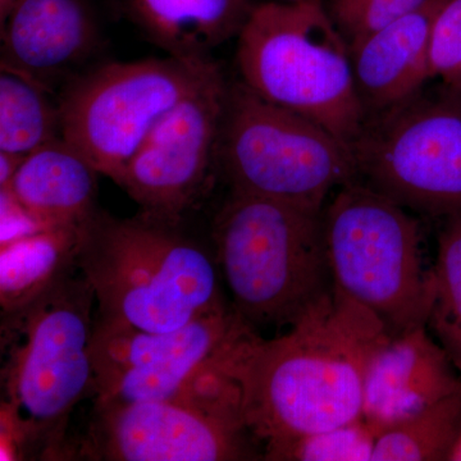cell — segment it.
Here are the masks:
<instances>
[{"instance_id":"10","label":"cell","mask_w":461,"mask_h":461,"mask_svg":"<svg viewBox=\"0 0 461 461\" xmlns=\"http://www.w3.org/2000/svg\"><path fill=\"white\" fill-rule=\"evenodd\" d=\"M242 417L239 388L211 373L172 399L94 406L75 456L99 461L259 460Z\"/></svg>"},{"instance_id":"5","label":"cell","mask_w":461,"mask_h":461,"mask_svg":"<svg viewBox=\"0 0 461 461\" xmlns=\"http://www.w3.org/2000/svg\"><path fill=\"white\" fill-rule=\"evenodd\" d=\"M236 60L242 83L263 99L348 144L362 130L350 48L321 0L253 5L238 35Z\"/></svg>"},{"instance_id":"21","label":"cell","mask_w":461,"mask_h":461,"mask_svg":"<svg viewBox=\"0 0 461 461\" xmlns=\"http://www.w3.org/2000/svg\"><path fill=\"white\" fill-rule=\"evenodd\" d=\"M427 329L461 375V220L448 221L439 236Z\"/></svg>"},{"instance_id":"9","label":"cell","mask_w":461,"mask_h":461,"mask_svg":"<svg viewBox=\"0 0 461 461\" xmlns=\"http://www.w3.org/2000/svg\"><path fill=\"white\" fill-rule=\"evenodd\" d=\"M220 71L171 56L93 67L60 93V135L117 184L154 127Z\"/></svg>"},{"instance_id":"15","label":"cell","mask_w":461,"mask_h":461,"mask_svg":"<svg viewBox=\"0 0 461 461\" xmlns=\"http://www.w3.org/2000/svg\"><path fill=\"white\" fill-rule=\"evenodd\" d=\"M444 3L426 0L348 44L355 87L366 118L411 98L429 84L433 23Z\"/></svg>"},{"instance_id":"4","label":"cell","mask_w":461,"mask_h":461,"mask_svg":"<svg viewBox=\"0 0 461 461\" xmlns=\"http://www.w3.org/2000/svg\"><path fill=\"white\" fill-rule=\"evenodd\" d=\"M321 213L230 191L215 215V262L251 329H290L332 291Z\"/></svg>"},{"instance_id":"11","label":"cell","mask_w":461,"mask_h":461,"mask_svg":"<svg viewBox=\"0 0 461 461\" xmlns=\"http://www.w3.org/2000/svg\"><path fill=\"white\" fill-rule=\"evenodd\" d=\"M253 330L232 305L172 332H148L95 315L90 346L94 406L184 395L226 366Z\"/></svg>"},{"instance_id":"20","label":"cell","mask_w":461,"mask_h":461,"mask_svg":"<svg viewBox=\"0 0 461 461\" xmlns=\"http://www.w3.org/2000/svg\"><path fill=\"white\" fill-rule=\"evenodd\" d=\"M23 76L0 75V151L29 156L60 135L59 105Z\"/></svg>"},{"instance_id":"17","label":"cell","mask_w":461,"mask_h":461,"mask_svg":"<svg viewBox=\"0 0 461 461\" xmlns=\"http://www.w3.org/2000/svg\"><path fill=\"white\" fill-rule=\"evenodd\" d=\"M98 175L77 149L58 138L30 153L5 189L50 226H83L99 211Z\"/></svg>"},{"instance_id":"22","label":"cell","mask_w":461,"mask_h":461,"mask_svg":"<svg viewBox=\"0 0 461 461\" xmlns=\"http://www.w3.org/2000/svg\"><path fill=\"white\" fill-rule=\"evenodd\" d=\"M377 430L364 418L317 433L294 446L287 460L372 461Z\"/></svg>"},{"instance_id":"8","label":"cell","mask_w":461,"mask_h":461,"mask_svg":"<svg viewBox=\"0 0 461 461\" xmlns=\"http://www.w3.org/2000/svg\"><path fill=\"white\" fill-rule=\"evenodd\" d=\"M357 180L430 217L461 220V90L438 83L364 121Z\"/></svg>"},{"instance_id":"23","label":"cell","mask_w":461,"mask_h":461,"mask_svg":"<svg viewBox=\"0 0 461 461\" xmlns=\"http://www.w3.org/2000/svg\"><path fill=\"white\" fill-rule=\"evenodd\" d=\"M426 0H330V14L348 44L396 18L420 7Z\"/></svg>"},{"instance_id":"18","label":"cell","mask_w":461,"mask_h":461,"mask_svg":"<svg viewBox=\"0 0 461 461\" xmlns=\"http://www.w3.org/2000/svg\"><path fill=\"white\" fill-rule=\"evenodd\" d=\"M83 227H50L0 247L2 313L30 304L77 268Z\"/></svg>"},{"instance_id":"26","label":"cell","mask_w":461,"mask_h":461,"mask_svg":"<svg viewBox=\"0 0 461 461\" xmlns=\"http://www.w3.org/2000/svg\"><path fill=\"white\" fill-rule=\"evenodd\" d=\"M27 156L21 154L8 153V151H0V189H5L14 181L18 169L25 162Z\"/></svg>"},{"instance_id":"28","label":"cell","mask_w":461,"mask_h":461,"mask_svg":"<svg viewBox=\"0 0 461 461\" xmlns=\"http://www.w3.org/2000/svg\"><path fill=\"white\" fill-rule=\"evenodd\" d=\"M451 460L461 461V439L459 441V444H457L456 448H455L453 457H451Z\"/></svg>"},{"instance_id":"7","label":"cell","mask_w":461,"mask_h":461,"mask_svg":"<svg viewBox=\"0 0 461 461\" xmlns=\"http://www.w3.org/2000/svg\"><path fill=\"white\" fill-rule=\"evenodd\" d=\"M220 171L230 191L323 209L357 180L353 149L329 130L227 81Z\"/></svg>"},{"instance_id":"2","label":"cell","mask_w":461,"mask_h":461,"mask_svg":"<svg viewBox=\"0 0 461 461\" xmlns=\"http://www.w3.org/2000/svg\"><path fill=\"white\" fill-rule=\"evenodd\" d=\"M95 294L80 269L18 311L2 313L0 459H71L76 406L94 395Z\"/></svg>"},{"instance_id":"12","label":"cell","mask_w":461,"mask_h":461,"mask_svg":"<svg viewBox=\"0 0 461 461\" xmlns=\"http://www.w3.org/2000/svg\"><path fill=\"white\" fill-rule=\"evenodd\" d=\"M227 81L214 75L149 133L117 185L147 213L184 222L220 171Z\"/></svg>"},{"instance_id":"13","label":"cell","mask_w":461,"mask_h":461,"mask_svg":"<svg viewBox=\"0 0 461 461\" xmlns=\"http://www.w3.org/2000/svg\"><path fill=\"white\" fill-rule=\"evenodd\" d=\"M2 27V69L53 94L86 71L102 44L90 0H20Z\"/></svg>"},{"instance_id":"16","label":"cell","mask_w":461,"mask_h":461,"mask_svg":"<svg viewBox=\"0 0 461 461\" xmlns=\"http://www.w3.org/2000/svg\"><path fill=\"white\" fill-rule=\"evenodd\" d=\"M124 16L168 56L213 60L215 48L238 35L253 5L247 0H117Z\"/></svg>"},{"instance_id":"1","label":"cell","mask_w":461,"mask_h":461,"mask_svg":"<svg viewBox=\"0 0 461 461\" xmlns=\"http://www.w3.org/2000/svg\"><path fill=\"white\" fill-rule=\"evenodd\" d=\"M393 336L368 308L333 286L285 335L250 332L227 360L242 417L263 460L363 417L366 375Z\"/></svg>"},{"instance_id":"24","label":"cell","mask_w":461,"mask_h":461,"mask_svg":"<svg viewBox=\"0 0 461 461\" xmlns=\"http://www.w3.org/2000/svg\"><path fill=\"white\" fill-rule=\"evenodd\" d=\"M430 80L461 90V0H445L430 39Z\"/></svg>"},{"instance_id":"25","label":"cell","mask_w":461,"mask_h":461,"mask_svg":"<svg viewBox=\"0 0 461 461\" xmlns=\"http://www.w3.org/2000/svg\"><path fill=\"white\" fill-rule=\"evenodd\" d=\"M32 213L9 189H0V247L50 229ZM57 227V226H56Z\"/></svg>"},{"instance_id":"3","label":"cell","mask_w":461,"mask_h":461,"mask_svg":"<svg viewBox=\"0 0 461 461\" xmlns=\"http://www.w3.org/2000/svg\"><path fill=\"white\" fill-rule=\"evenodd\" d=\"M77 267L95 294L96 317L148 332H172L230 308L215 258L182 222L99 209L84 224Z\"/></svg>"},{"instance_id":"14","label":"cell","mask_w":461,"mask_h":461,"mask_svg":"<svg viewBox=\"0 0 461 461\" xmlns=\"http://www.w3.org/2000/svg\"><path fill=\"white\" fill-rule=\"evenodd\" d=\"M461 388V375L427 326L388 339L366 375L363 418L378 433Z\"/></svg>"},{"instance_id":"27","label":"cell","mask_w":461,"mask_h":461,"mask_svg":"<svg viewBox=\"0 0 461 461\" xmlns=\"http://www.w3.org/2000/svg\"><path fill=\"white\" fill-rule=\"evenodd\" d=\"M18 2L20 0H0V25L5 23V20H7L9 14L16 7Z\"/></svg>"},{"instance_id":"19","label":"cell","mask_w":461,"mask_h":461,"mask_svg":"<svg viewBox=\"0 0 461 461\" xmlns=\"http://www.w3.org/2000/svg\"><path fill=\"white\" fill-rule=\"evenodd\" d=\"M461 439V388L378 433L372 461L451 460Z\"/></svg>"},{"instance_id":"6","label":"cell","mask_w":461,"mask_h":461,"mask_svg":"<svg viewBox=\"0 0 461 461\" xmlns=\"http://www.w3.org/2000/svg\"><path fill=\"white\" fill-rule=\"evenodd\" d=\"M333 285L384 321L391 336L427 326L430 271L408 209L355 180L321 213Z\"/></svg>"}]
</instances>
